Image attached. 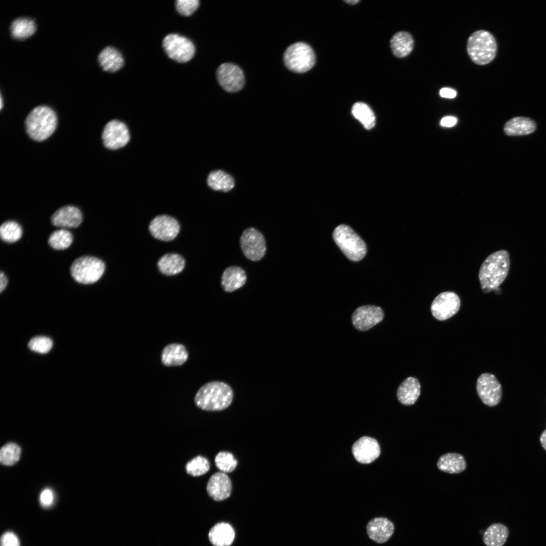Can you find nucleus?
Listing matches in <instances>:
<instances>
[{"label":"nucleus","mask_w":546,"mask_h":546,"mask_svg":"<svg viewBox=\"0 0 546 546\" xmlns=\"http://www.w3.org/2000/svg\"><path fill=\"white\" fill-rule=\"evenodd\" d=\"M54 496L52 491L49 489L43 490L40 495V502L44 507L50 506L53 502Z\"/></svg>","instance_id":"41"},{"label":"nucleus","mask_w":546,"mask_h":546,"mask_svg":"<svg viewBox=\"0 0 546 546\" xmlns=\"http://www.w3.org/2000/svg\"><path fill=\"white\" fill-rule=\"evenodd\" d=\"M540 441L542 447L546 450V430L542 433Z\"/></svg>","instance_id":"45"},{"label":"nucleus","mask_w":546,"mask_h":546,"mask_svg":"<svg viewBox=\"0 0 546 546\" xmlns=\"http://www.w3.org/2000/svg\"><path fill=\"white\" fill-rule=\"evenodd\" d=\"M366 528L369 537L379 543L386 542L392 535L394 530L393 523L383 517L372 519L367 524Z\"/></svg>","instance_id":"19"},{"label":"nucleus","mask_w":546,"mask_h":546,"mask_svg":"<svg viewBox=\"0 0 546 546\" xmlns=\"http://www.w3.org/2000/svg\"><path fill=\"white\" fill-rule=\"evenodd\" d=\"M240 244L244 255L251 261H259L265 254L266 246L264 236L254 228H247L243 232Z\"/></svg>","instance_id":"9"},{"label":"nucleus","mask_w":546,"mask_h":546,"mask_svg":"<svg viewBox=\"0 0 546 546\" xmlns=\"http://www.w3.org/2000/svg\"><path fill=\"white\" fill-rule=\"evenodd\" d=\"M439 94L443 98L452 99L456 97L457 92L450 88L444 87L440 89Z\"/></svg>","instance_id":"43"},{"label":"nucleus","mask_w":546,"mask_h":546,"mask_svg":"<svg viewBox=\"0 0 546 546\" xmlns=\"http://www.w3.org/2000/svg\"><path fill=\"white\" fill-rule=\"evenodd\" d=\"M509 534V530L505 525L495 523L487 527L483 533L482 540L487 546H503Z\"/></svg>","instance_id":"28"},{"label":"nucleus","mask_w":546,"mask_h":546,"mask_svg":"<svg viewBox=\"0 0 546 546\" xmlns=\"http://www.w3.org/2000/svg\"><path fill=\"white\" fill-rule=\"evenodd\" d=\"M98 60L102 69L110 72L117 71L124 64V59L120 52L111 46L103 49L99 54Z\"/></svg>","instance_id":"23"},{"label":"nucleus","mask_w":546,"mask_h":546,"mask_svg":"<svg viewBox=\"0 0 546 546\" xmlns=\"http://www.w3.org/2000/svg\"><path fill=\"white\" fill-rule=\"evenodd\" d=\"M207 183L212 190L224 192L231 190L235 186L233 177L221 170L211 171L208 175Z\"/></svg>","instance_id":"30"},{"label":"nucleus","mask_w":546,"mask_h":546,"mask_svg":"<svg viewBox=\"0 0 546 546\" xmlns=\"http://www.w3.org/2000/svg\"><path fill=\"white\" fill-rule=\"evenodd\" d=\"M187 473L194 477L206 473L210 469V463L206 458L198 456L188 462L185 466Z\"/></svg>","instance_id":"35"},{"label":"nucleus","mask_w":546,"mask_h":546,"mask_svg":"<svg viewBox=\"0 0 546 546\" xmlns=\"http://www.w3.org/2000/svg\"><path fill=\"white\" fill-rule=\"evenodd\" d=\"M1 546H20L17 535L12 532H6L1 536Z\"/></svg>","instance_id":"40"},{"label":"nucleus","mask_w":546,"mask_h":546,"mask_svg":"<svg viewBox=\"0 0 546 546\" xmlns=\"http://www.w3.org/2000/svg\"><path fill=\"white\" fill-rule=\"evenodd\" d=\"M345 2L346 3H348L349 4H350V5H354V4L358 3L359 2V0H352V1L350 0V1H345Z\"/></svg>","instance_id":"46"},{"label":"nucleus","mask_w":546,"mask_h":546,"mask_svg":"<svg viewBox=\"0 0 546 546\" xmlns=\"http://www.w3.org/2000/svg\"><path fill=\"white\" fill-rule=\"evenodd\" d=\"M214 462L217 468L224 473L233 472L238 464L237 460L232 453L224 451L216 454Z\"/></svg>","instance_id":"37"},{"label":"nucleus","mask_w":546,"mask_h":546,"mask_svg":"<svg viewBox=\"0 0 546 546\" xmlns=\"http://www.w3.org/2000/svg\"><path fill=\"white\" fill-rule=\"evenodd\" d=\"M234 392L228 384L220 381H211L202 385L195 394V404L203 410L220 411L232 403Z\"/></svg>","instance_id":"2"},{"label":"nucleus","mask_w":546,"mask_h":546,"mask_svg":"<svg viewBox=\"0 0 546 546\" xmlns=\"http://www.w3.org/2000/svg\"><path fill=\"white\" fill-rule=\"evenodd\" d=\"M105 270V263L100 258L83 256L76 258L73 262L70 272L76 282L86 285L97 282L104 273Z\"/></svg>","instance_id":"6"},{"label":"nucleus","mask_w":546,"mask_h":546,"mask_svg":"<svg viewBox=\"0 0 546 546\" xmlns=\"http://www.w3.org/2000/svg\"><path fill=\"white\" fill-rule=\"evenodd\" d=\"M82 220L83 215L81 210L73 205L60 208L53 214L51 218L53 225L63 228H77Z\"/></svg>","instance_id":"17"},{"label":"nucleus","mask_w":546,"mask_h":546,"mask_svg":"<svg viewBox=\"0 0 546 546\" xmlns=\"http://www.w3.org/2000/svg\"><path fill=\"white\" fill-rule=\"evenodd\" d=\"M22 235V227L15 221L8 220L1 225L0 236L1 239L5 242L15 243L21 238Z\"/></svg>","instance_id":"34"},{"label":"nucleus","mask_w":546,"mask_h":546,"mask_svg":"<svg viewBox=\"0 0 546 546\" xmlns=\"http://www.w3.org/2000/svg\"><path fill=\"white\" fill-rule=\"evenodd\" d=\"M232 488L230 478L221 472L213 474L209 479L206 486L208 495L216 501H221L228 498Z\"/></svg>","instance_id":"18"},{"label":"nucleus","mask_w":546,"mask_h":546,"mask_svg":"<svg viewBox=\"0 0 546 546\" xmlns=\"http://www.w3.org/2000/svg\"><path fill=\"white\" fill-rule=\"evenodd\" d=\"M8 283V280L5 274L2 271L0 273V292L2 293L7 287Z\"/></svg>","instance_id":"44"},{"label":"nucleus","mask_w":546,"mask_h":546,"mask_svg":"<svg viewBox=\"0 0 546 546\" xmlns=\"http://www.w3.org/2000/svg\"><path fill=\"white\" fill-rule=\"evenodd\" d=\"M333 239L343 253L350 260L358 261L367 252V246L361 238L349 226L341 224L333 233Z\"/></svg>","instance_id":"5"},{"label":"nucleus","mask_w":546,"mask_h":546,"mask_svg":"<svg viewBox=\"0 0 546 546\" xmlns=\"http://www.w3.org/2000/svg\"><path fill=\"white\" fill-rule=\"evenodd\" d=\"M188 356V352L185 346L179 343H170L163 349L161 360L165 366H179L187 360Z\"/></svg>","instance_id":"21"},{"label":"nucleus","mask_w":546,"mask_h":546,"mask_svg":"<svg viewBox=\"0 0 546 546\" xmlns=\"http://www.w3.org/2000/svg\"><path fill=\"white\" fill-rule=\"evenodd\" d=\"M199 6V1L198 0H177L175 2L176 10L180 14L185 16L192 15Z\"/></svg>","instance_id":"39"},{"label":"nucleus","mask_w":546,"mask_h":546,"mask_svg":"<svg viewBox=\"0 0 546 546\" xmlns=\"http://www.w3.org/2000/svg\"><path fill=\"white\" fill-rule=\"evenodd\" d=\"M57 117L55 112L50 107L38 106L33 108L25 120L26 133L32 140L41 142L47 140L55 131Z\"/></svg>","instance_id":"3"},{"label":"nucleus","mask_w":546,"mask_h":546,"mask_svg":"<svg viewBox=\"0 0 546 546\" xmlns=\"http://www.w3.org/2000/svg\"><path fill=\"white\" fill-rule=\"evenodd\" d=\"M20 447L16 443H9L3 446L0 451L1 463L6 466L15 464L19 459Z\"/></svg>","instance_id":"36"},{"label":"nucleus","mask_w":546,"mask_h":546,"mask_svg":"<svg viewBox=\"0 0 546 546\" xmlns=\"http://www.w3.org/2000/svg\"><path fill=\"white\" fill-rule=\"evenodd\" d=\"M129 140V129L124 122L120 120H110L107 123L103 129V144L109 150L121 149L128 143Z\"/></svg>","instance_id":"10"},{"label":"nucleus","mask_w":546,"mask_h":546,"mask_svg":"<svg viewBox=\"0 0 546 546\" xmlns=\"http://www.w3.org/2000/svg\"><path fill=\"white\" fill-rule=\"evenodd\" d=\"M510 259L507 251L500 250L489 255L479 271V280L484 293L490 292L506 279L510 269Z\"/></svg>","instance_id":"1"},{"label":"nucleus","mask_w":546,"mask_h":546,"mask_svg":"<svg viewBox=\"0 0 546 546\" xmlns=\"http://www.w3.org/2000/svg\"><path fill=\"white\" fill-rule=\"evenodd\" d=\"M157 265L162 274L167 276L175 275L183 270L185 261L178 254H167L159 259Z\"/></svg>","instance_id":"29"},{"label":"nucleus","mask_w":546,"mask_h":546,"mask_svg":"<svg viewBox=\"0 0 546 546\" xmlns=\"http://www.w3.org/2000/svg\"><path fill=\"white\" fill-rule=\"evenodd\" d=\"M352 452L354 458L359 463L370 464L379 456L380 448L376 440L363 436L353 444Z\"/></svg>","instance_id":"16"},{"label":"nucleus","mask_w":546,"mask_h":546,"mask_svg":"<svg viewBox=\"0 0 546 546\" xmlns=\"http://www.w3.org/2000/svg\"><path fill=\"white\" fill-rule=\"evenodd\" d=\"M414 41L412 35L406 31L396 33L390 40V47L393 55L398 58L407 56L413 51Z\"/></svg>","instance_id":"26"},{"label":"nucleus","mask_w":546,"mask_h":546,"mask_svg":"<svg viewBox=\"0 0 546 546\" xmlns=\"http://www.w3.org/2000/svg\"><path fill=\"white\" fill-rule=\"evenodd\" d=\"M208 537L214 546H230L235 538L233 527L226 523H219L210 530Z\"/></svg>","instance_id":"25"},{"label":"nucleus","mask_w":546,"mask_h":546,"mask_svg":"<svg viewBox=\"0 0 546 546\" xmlns=\"http://www.w3.org/2000/svg\"><path fill=\"white\" fill-rule=\"evenodd\" d=\"M460 306L458 295L451 291H445L434 298L431 305V311L435 318L444 321L457 313Z\"/></svg>","instance_id":"12"},{"label":"nucleus","mask_w":546,"mask_h":546,"mask_svg":"<svg viewBox=\"0 0 546 546\" xmlns=\"http://www.w3.org/2000/svg\"><path fill=\"white\" fill-rule=\"evenodd\" d=\"M457 121L458 120L455 117L445 116L441 119L440 125L442 126L450 127L456 125Z\"/></svg>","instance_id":"42"},{"label":"nucleus","mask_w":546,"mask_h":546,"mask_svg":"<svg viewBox=\"0 0 546 546\" xmlns=\"http://www.w3.org/2000/svg\"><path fill=\"white\" fill-rule=\"evenodd\" d=\"M467 50L469 57L474 63L483 65L489 63L495 58L497 44L491 33L479 30L469 37Z\"/></svg>","instance_id":"4"},{"label":"nucleus","mask_w":546,"mask_h":546,"mask_svg":"<svg viewBox=\"0 0 546 546\" xmlns=\"http://www.w3.org/2000/svg\"><path fill=\"white\" fill-rule=\"evenodd\" d=\"M421 392V385L418 380L409 377L403 380L397 390V397L399 401L405 405L414 404Z\"/></svg>","instance_id":"20"},{"label":"nucleus","mask_w":546,"mask_h":546,"mask_svg":"<svg viewBox=\"0 0 546 546\" xmlns=\"http://www.w3.org/2000/svg\"><path fill=\"white\" fill-rule=\"evenodd\" d=\"M247 279L245 271L240 267L231 266L227 267L222 273L221 284L226 292H232L241 288Z\"/></svg>","instance_id":"22"},{"label":"nucleus","mask_w":546,"mask_h":546,"mask_svg":"<svg viewBox=\"0 0 546 546\" xmlns=\"http://www.w3.org/2000/svg\"><path fill=\"white\" fill-rule=\"evenodd\" d=\"M536 124L532 119L524 117H515L507 121L504 131L508 135H523L533 132Z\"/></svg>","instance_id":"27"},{"label":"nucleus","mask_w":546,"mask_h":546,"mask_svg":"<svg viewBox=\"0 0 546 546\" xmlns=\"http://www.w3.org/2000/svg\"><path fill=\"white\" fill-rule=\"evenodd\" d=\"M466 466L463 456L456 452L442 455L437 462V467L439 470L449 474L460 473L465 470Z\"/></svg>","instance_id":"24"},{"label":"nucleus","mask_w":546,"mask_h":546,"mask_svg":"<svg viewBox=\"0 0 546 546\" xmlns=\"http://www.w3.org/2000/svg\"><path fill=\"white\" fill-rule=\"evenodd\" d=\"M2 107H3V100H2V96H1V109L2 108Z\"/></svg>","instance_id":"47"},{"label":"nucleus","mask_w":546,"mask_h":546,"mask_svg":"<svg viewBox=\"0 0 546 546\" xmlns=\"http://www.w3.org/2000/svg\"><path fill=\"white\" fill-rule=\"evenodd\" d=\"M52 346V340L45 336L35 337L29 341L28 344L31 350L42 354L49 352Z\"/></svg>","instance_id":"38"},{"label":"nucleus","mask_w":546,"mask_h":546,"mask_svg":"<svg viewBox=\"0 0 546 546\" xmlns=\"http://www.w3.org/2000/svg\"><path fill=\"white\" fill-rule=\"evenodd\" d=\"M384 313L382 309L375 305H363L357 308L351 316L353 326L358 331H366L381 322Z\"/></svg>","instance_id":"14"},{"label":"nucleus","mask_w":546,"mask_h":546,"mask_svg":"<svg viewBox=\"0 0 546 546\" xmlns=\"http://www.w3.org/2000/svg\"><path fill=\"white\" fill-rule=\"evenodd\" d=\"M283 59L289 70L302 73L313 67L315 63V55L309 45L304 42H297L286 49Z\"/></svg>","instance_id":"7"},{"label":"nucleus","mask_w":546,"mask_h":546,"mask_svg":"<svg viewBox=\"0 0 546 546\" xmlns=\"http://www.w3.org/2000/svg\"><path fill=\"white\" fill-rule=\"evenodd\" d=\"M149 230L154 238L161 241H169L178 235L180 226L175 218L168 215H161L151 220Z\"/></svg>","instance_id":"15"},{"label":"nucleus","mask_w":546,"mask_h":546,"mask_svg":"<svg viewBox=\"0 0 546 546\" xmlns=\"http://www.w3.org/2000/svg\"><path fill=\"white\" fill-rule=\"evenodd\" d=\"M36 29L34 20L28 17H19L14 20L10 26L11 34L17 39H24L32 35Z\"/></svg>","instance_id":"31"},{"label":"nucleus","mask_w":546,"mask_h":546,"mask_svg":"<svg viewBox=\"0 0 546 546\" xmlns=\"http://www.w3.org/2000/svg\"><path fill=\"white\" fill-rule=\"evenodd\" d=\"M73 242V236L65 229L56 230L49 236V245L54 249L62 250L68 248Z\"/></svg>","instance_id":"33"},{"label":"nucleus","mask_w":546,"mask_h":546,"mask_svg":"<svg viewBox=\"0 0 546 546\" xmlns=\"http://www.w3.org/2000/svg\"><path fill=\"white\" fill-rule=\"evenodd\" d=\"M162 46L167 56L179 63L190 61L195 52V46L190 39L175 33L166 35L163 39Z\"/></svg>","instance_id":"8"},{"label":"nucleus","mask_w":546,"mask_h":546,"mask_svg":"<svg viewBox=\"0 0 546 546\" xmlns=\"http://www.w3.org/2000/svg\"><path fill=\"white\" fill-rule=\"evenodd\" d=\"M352 113L367 129L372 128L375 125L376 118L370 107L362 102L355 103L352 108Z\"/></svg>","instance_id":"32"},{"label":"nucleus","mask_w":546,"mask_h":546,"mask_svg":"<svg viewBox=\"0 0 546 546\" xmlns=\"http://www.w3.org/2000/svg\"><path fill=\"white\" fill-rule=\"evenodd\" d=\"M476 390L483 403L489 406L497 405L502 399L501 385L496 377L491 374L485 373L478 377L476 383Z\"/></svg>","instance_id":"11"},{"label":"nucleus","mask_w":546,"mask_h":546,"mask_svg":"<svg viewBox=\"0 0 546 546\" xmlns=\"http://www.w3.org/2000/svg\"><path fill=\"white\" fill-rule=\"evenodd\" d=\"M216 77L221 86L228 92H237L244 85L243 71L238 66L231 63L221 64L217 69Z\"/></svg>","instance_id":"13"}]
</instances>
